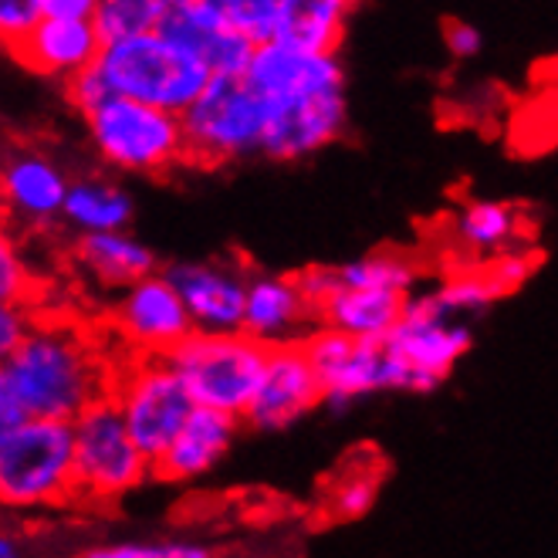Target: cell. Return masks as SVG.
I'll return each mask as SVG.
<instances>
[{
  "mask_svg": "<svg viewBox=\"0 0 558 558\" xmlns=\"http://www.w3.org/2000/svg\"><path fill=\"white\" fill-rule=\"evenodd\" d=\"M116 363L78 325L38 318L0 363V426L27 416L75 420L112 392Z\"/></svg>",
  "mask_w": 558,
  "mask_h": 558,
  "instance_id": "1",
  "label": "cell"
},
{
  "mask_svg": "<svg viewBox=\"0 0 558 558\" xmlns=\"http://www.w3.org/2000/svg\"><path fill=\"white\" fill-rule=\"evenodd\" d=\"M0 501L8 511L78 501L72 420L27 416L14 426H0Z\"/></svg>",
  "mask_w": 558,
  "mask_h": 558,
  "instance_id": "2",
  "label": "cell"
},
{
  "mask_svg": "<svg viewBox=\"0 0 558 558\" xmlns=\"http://www.w3.org/2000/svg\"><path fill=\"white\" fill-rule=\"evenodd\" d=\"M78 119L85 122L95 156L112 173L162 177L190 162L180 112L112 92Z\"/></svg>",
  "mask_w": 558,
  "mask_h": 558,
  "instance_id": "3",
  "label": "cell"
},
{
  "mask_svg": "<svg viewBox=\"0 0 558 558\" xmlns=\"http://www.w3.org/2000/svg\"><path fill=\"white\" fill-rule=\"evenodd\" d=\"M95 64L116 95L140 98V102L180 116L214 78V72L201 58L186 51L180 41H173L170 35H162L159 27L146 31V35L106 41Z\"/></svg>",
  "mask_w": 558,
  "mask_h": 558,
  "instance_id": "4",
  "label": "cell"
},
{
  "mask_svg": "<svg viewBox=\"0 0 558 558\" xmlns=\"http://www.w3.org/2000/svg\"><path fill=\"white\" fill-rule=\"evenodd\" d=\"M183 133L193 167H231L265 156L268 102L244 75H214L183 112Z\"/></svg>",
  "mask_w": 558,
  "mask_h": 558,
  "instance_id": "5",
  "label": "cell"
},
{
  "mask_svg": "<svg viewBox=\"0 0 558 558\" xmlns=\"http://www.w3.org/2000/svg\"><path fill=\"white\" fill-rule=\"evenodd\" d=\"M268 349L260 339L241 332H193L167 355L183 376L196 407L223 410L231 416L247 413L268 366Z\"/></svg>",
  "mask_w": 558,
  "mask_h": 558,
  "instance_id": "6",
  "label": "cell"
},
{
  "mask_svg": "<svg viewBox=\"0 0 558 558\" xmlns=\"http://www.w3.org/2000/svg\"><path fill=\"white\" fill-rule=\"evenodd\" d=\"M75 487L82 505H116L153 477L149 453L129 434L112 397L75 420Z\"/></svg>",
  "mask_w": 558,
  "mask_h": 558,
  "instance_id": "7",
  "label": "cell"
},
{
  "mask_svg": "<svg viewBox=\"0 0 558 558\" xmlns=\"http://www.w3.org/2000/svg\"><path fill=\"white\" fill-rule=\"evenodd\" d=\"M325 383L328 407H349L376 392H416V379L389 339H352L332 325H315L302 339Z\"/></svg>",
  "mask_w": 558,
  "mask_h": 558,
  "instance_id": "8",
  "label": "cell"
},
{
  "mask_svg": "<svg viewBox=\"0 0 558 558\" xmlns=\"http://www.w3.org/2000/svg\"><path fill=\"white\" fill-rule=\"evenodd\" d=\"M129 434L149 453V461L173 444L193 413V397L167 355H125L116 363L112 392Z\"/></svg>",
  "mask_w": 558,
  "mask_h": 558,
  "instance_id": "9",
  "label": "cell"
},
{
  "mask_svg": "<svg viewBox=\"0 0 558 558\" xmlns=\"http://www.w3.org/2000/svg\"><path fill=\"white\" fill-rule=\"evenodd\" d=\"M109 325L125 355H170L190 332L193 318L167 268L116 291Z\"/></svg>",
  "mask_w": 558,
  "mask_h": 558,
  "instance_id": "10",
  "label": "cell"
},
{
  "mask_svg": "<svg viewBox=\"0 0 558 558\" xmlns=\"http://www.w3.org/2000/svg\"><path fill=\"white\" fill-rule=\"evenodd\" d=\"M386 339L410 366L416 379V392H430L468 355L474 332L468 318H453L440 312L437 302L430 299V291H413L400 325Z\"/></svg>",
  "mask_w": 558,
  "mask_h": 558,
  "instance_id": "11",
  "label": "cell"
},
{
  "mask_svg": "<svg viewBox=\"0 0 558 558\" xmlns=\"http://www.w3.org/2000/svg\"><path fill=\"white\" fill-rule=\"evenodd\" d=\"M349 125L345 85H328L302 95L268 102V140L265 156L278 162H299L325 146H332Z\"/></svg>",
  "mask_w": 558,
  "mask_h": 558,
  "instance_id": "12",
  "label": "cell"
},
{
  "mask_svg": "<svg viewBox=\"0 0 558 558\" xmlns=\"http://www.w3.org/2000/svg\"><path fill=\"white\" fill-rule=\"evenodd\" d=\"M325 403V383L302 342H284L268 349V366L260 386L244 413V423L254 430H284L299 423L315 407Z\"/></svg>",
  "mask_w": 558,
  "mask_h": 558,
  "instance_id": "13",
  "label": "cell"
},
{
  "mask_svg": "<svg viewBox=\"0 0 558 558\" xmlns=\"http://www.w3.org/2000/svg\"><path fill=\"white\" fill-rule=\"evenodd\" d=\"M69 186V173L41 146H14L4 159V173H0L8 220L24 231H48L61 223Z\"/></svg>",
  "mask_w": 558,
  "mask_h": 558,
  "instance_id": "14",
  "label": "cell"
},
{
  "mask_svg": "<svg viewBox=\"0 0 558 558\" xmlns=\"http://www.w3.org/2000/svg\"><path fill=\"white\" fill-rule=\"evenodd\" d=\"M180 288L193 328L201 332H241L251 268L241 260H177L167 268Z\"/></svg>",
  "mask_w": 558,
  "mask_h": 558,
  "instance_id": "15",
  "label": "cell"
},
{
  "mask_svg": "<svg viewBox=\"0 0 558 558\" xmlns=\"http://www.w3.org/2000/svg\"><path fill=\"white\" fill-rule=\"evenodd\" d=\"M102 48L106 38L95 17H41L24 38L8 45L24 72L51 82H69L92 69Z\"/></svg>",
  "mask_w": 558,
  "mask_h": 558,
  "instance_id": "16",
  "label": "cell"
},
{
  "mask_svg": "<svg viewBox=\"0 0 558 558\" xmlns=\"http://www.w3.org/2000/svg\"><path fill=\"white\" fill-rule=\"evenodd\" d=\"M159 31L193 51L214 75H244L257 48L204 0H170Z\"/></svg>",
  "mask_w": 558,
  "mask_h": 558,
  "instance_id": "17",
  "label": "cell"
},
{
  "mask_svg": "<svg viewBox=\"0 0 558 558\" xmlns=\"http://www.w3.org/2000/svg\"><path fill=\"white\" fill-rule=\"evenodd\" d=\"M318 325L315 305L305 294L299 275H268L251 271L247 305H244V332L265 345L302 342Z\"/></svg>",
  "mask_w": 558,
  "mask_h": 558,
  "instance_id": "18",
  "label": "cell"
},
{
  "mask_svg": "<svg viewBox=\"0 0 558 558\" xmlns=\"http://www.w3.org/2000/svg\"><path fill=\"white\" fill-rule=\"evenodd\" d=\"M241 423V416H231L223 410L193 407L173 444L153 461V477L162 484H186L210 474L231 450Z\"/></svg>",
  "mask_w": 558,
  "mask_h": 558,
  "instance_id": "19",
  "label": "cell"
},
{
  "mask_svg": "<svg viewBox=\"0 0 558 558\" xmlns=\"http://www.w3.org/2000/svg\"><path fill=\"white\" fill-rule=\"evenodd\" d=\"M75 265L92 284L106 291H122L146 275L162 271L153 247L143 244L129 227L125 231L82 234L75 241Z\"/></svg>",
  "mask_w": 558,
  "mask_h": 558,
  "instance_id": "20",
  "label": "cell"
},
{
  "mask_svg": "<svg viewBox=\"0 0 558 558\" xmlns=\"http://www.w3.org/2000/svg\"><path fill=\"white\" fill-rule=\"evenodd\" d=\"M450 238L468 257H495L508 247L529 244L532 217L505 201H468L450 220Z\"/></svg>",
  "mask_w": 558,
  "mask_h": 558,
  "instance_id": "21",
  "label": "cell"
},
{
  "mask_svg": "<svg viewBox=\"0 0 558 558\" xmlns=\"http://www.w3.org/2000/svg\"><path fill=\"white\" fill-rule=\"evenodd\" d=\"M410 294L339 284L318 305V325H332L352 339H386L400 325Z\"/></svg>",
  "mask_w": 558,
  "mask_h": 558,
  "instance_id": "22",
  "label": "cell"
},
{
  "mask_svg": "<svg viewBox=\"0 0 558 558\" xmlns=\"http://www.w3.org/2000/svg\"><path fill=\"white\" fill-rule=\"evenodd\" d=\"M133 214H136V201L125 190V183H119L109 173H85L75 177L69 186L61 223L82 238L102 231H125L133 223Z\"/></svg>",
  "mask_w": 558,
  "mask_h": 558,
  "instance_id": "23",
  "label": "cell"
},
{
  "mask_svg": "<svg viewBox=\"0 0 558 558\" xmlns=\"http://www.w3.org/2000/svg\"><path fill=\"white\" fill-rule=\"evenodd\" d=\"M355 0H278L275 41L302 51H339Z\"/></svg>",
  "mask_w": 558,
  "mask_h": 558,
  "instance_id": "24",
  "label": "cell"
},
{
  "mask_svg": "<svg viewBox=\"0 0 558 558\" xmlns=\"http://www.w3.org/2000/svg\"><path fill=\"white\" fill-rule=\"evenodd\" d=\"M383 487V461L373 450H359L325 487V514L332 521H355L369 514Z\"/></svg>",
  "mask_w": 558,
  "mask_h": 558,
  "instance_id": "25",
  "label": "cell"
},
{
  "mask_svg": "<svg viewBox=\"0 0 558 558\" xmlns=\"http://www.w3.org/2000/svg\"><path fill=\"white\" fill-rule=\"evenodd\" d=\"M339 284L349 288H376V291H400L413 294L420 284V260L410 257L407 251H373L366 257L345 260L336 265Z\"/></svg>",
  "mask_w": 558,
  "mask_h": 558,
  "instance_id": "26",
  "label": "cell"
},
{
  "mask_svg": "<svg viewBox=\"0 0 558 558\" xmlns=\"http://www.w3.org/2000/svg\"><path fill=\"white\" fill-rule=\"evenodd\" d=\"M426 291H430V299L437 302V308L453 315V318H474V315L487 312L498 299H505V291L498 288L495 278H490L487 265L484 268L450 271L440 284L426 288Z\"/></svg>",
  "mask_w": 558,
  "mask_h": 558,
  "instance_id": "27",
  "label": "cell"
},
{
  "mask_svg": "<svg viewBox=\"0 0 558 558\" xmlns=\"http://www.w3.org/2000/svg\"><path fill=\"white\" fill-rule=\"evenodd\" d=\"M170 0H102L95 11V24L106 41L133 38L156 31L162 24Z\"/></svg>",
  "mask_w": 558,
  "mask_h": 558,
  "instance_id": "28",
  "label": "cell"
},
{
  "mask_svg": "<svg viewBox=\"0 0 558 558\" xmlns=\"http://www.w3.org/2000/svg\"><path fill=\"white\" fill-rule=\"evenodd\" d=\"M204 4H210L220 17L231 21L254 45L275 38L278 0H204Z\"/></svg>",
  "mask_w": 558,
  "mask_h": 558,
  "instance_id": "29",
  "label": "cell"
},
{
  "mask_svg": "<svg viewBox=\"0 0 558 558\" xmlns=\"http://www.w3.org/2000/svg\"><path fill=\"white\" fill-rule=\"evenodd\" d=\"M92 558H210L207 545L183 542V538H125L112 545L88 548Z\"/></svg>",
  "mask_w": 558,
  "mask_h": 558,
  "instance_id": "30",
  "label": "cell"
},
{
  "mask_svg": "<svg viewBox=\"0 0 558 558\" xmlns=\"http://www.w3.org/2000/svg\"><path fill=\"white\" fill-rule=\"evenodd\" d=\"M45 17V0H0V38L14 45Z\"/></svg>",
  "mask_w": 558,
  "mask_h": 558,
  "instance_id": "31",
  "label": "cell"
},
{
  "mask_svg": "<svg viewBox=\"0 0 558 558\" xmlns=\"http://www.w3.org/2000/svg\"><path fill=\"white\" fill-rule=\"evenodd\" d=\"M27 281H31V271L24 265L17 244L8 238L4 247H0V302H4V305L24 302L27 299Z\"/></svg>",
  "mask_w": 558,
  "mask_h": 558,
  "instance_id": "32",
  "label": "cell"
},
{
  "mask_svg": "<svg viewBox=\"0 0 558 558\" xmlns=\"http://www.w3.org/2000/svg\"><path fill=\"white\" fill-rule=\"evenodd\" d=\"M61 85H64V98H69V106H72L78 116H82V112H88L92 106L102 102L106 95H112V88H109L106 75L98 72V64H92V69L78 72L75 78L61 82Z\"/></svg>",
  "mask_w": 558,
  "mask_h": 558,
  "instance_id": "33",
  "label": "cell"
},
{
  "mask_svg": "<svg viewBox=\"0 0 558 558\" xmlns=\"http://www.w3.org/2000/svg\"><path fill=\"white\" fill-rule=\"evenodd\" d=\"M35 322L38 318L24 308V302H11V305L0 308V355L17 349L27 339L31 328H35Z\"/></svg>",
  "mask_w": 558,
  "mask_h": 558,
  "instance_id": "34",
  "label": "cell"
},
{
  "mask_svg": "<svg viewBox=\"0 0 558 558\" xmlns=\"http://www.w3.org/2000/svg\"><path fill=\"white\" fill-rule=\"evenodd\" d=\"M444 48L457 61H471V58L481 54L484 35H481L474 24H468V21H447L444 24Z\"/></svg>",
  "mask_w": 558,
  "mask_h": 558,
  "instance_id": "35",
  "label": "cell"
},
{
  "mask_svg": "<svg viewBox=\"0 0 558 558\" xmlns=\"http://www.w3.org/2000/svg\"><path fill=\"white\" fill-rule=\"evenodd\" d=\"M102 0H45V17H95Z\"/></svg>",
  "mask_w": 558,
  "mask_h": 558,
  "instance_id": "36",
  "label": "cell"
},
{
  "mask_svg": "<svg viewBox=\"0 0 558 558\" xmlns=\"http://www.w3.org/2000/svg\"><path fill=\"white\" fill-rule=\"evenodd\" d=\"M548 82H551V88H555V95H558V54H555V61H551V72H548Z\"/></svg>",
  "mask_w": 558,
  "mask_h": 558,
  "instance_id": "37",
  "label": "cell"
}]
</instances>
